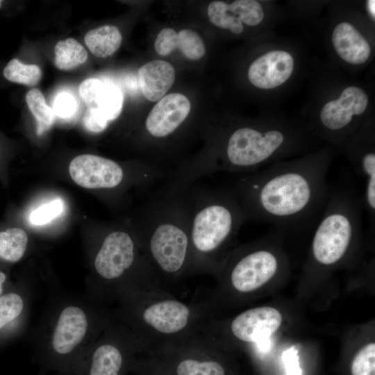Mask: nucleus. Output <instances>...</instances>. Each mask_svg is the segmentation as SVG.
I'll use <instances>...</instances> for the list:
<instances>
[{
    "label": "nucleus",
    "instance_id": "f3484780",
    "mask_svg": "<svg viewBox=\"0 0 375 375\" xmlns=\"http://www.w3.org/2000/svg\"><path fill=\"white\" fill-rule=\"evenodd\" d=\"M294 69L292 56L283 51L268 52L250 66L248 77L250 82L261 89H271L285 83Z\"/></svg>",
    "mask_w": 375,
    "mask_h": 375
},
{
    "label": "nucleus",
    "instance_id": "6e6552de",
    "mask_svg": "<svg viewBox=\"0 0 375 375\" xmlns=\"http://www.w3.org/2000/svg\"><path fill=\"white\" fill-rule=\"evenodd\" d=\"M145 352L140 340L115 315L72 369L78 375H126Z\"/></svg>",
    "mask_w": 375,
    "mask_h": 375
},
{
    "label": "nucleus",
    "instance_id": "473e14b6",
    "mask_svg": "<svg viewBox=\"0 0 375 375\" xmlns=\"http://www.w3.org/2000/svg\"><path fill=\"white\" fill-rule=\"evenodd\" d=\"M284 359L288 375H301L297 354L293 349L284 353Z\"/></svg>",
    "mask_w": 375,
    "mask_h": 375
},
{
    "label": "nucleus",
    "instance_id": "a211bd4d",
    "mask_svg": "<svg viewBox=\"0 0 375 375\" xmlns=\"http://www.w3.org/2000/svg\"><path fill=\"white\" fill-rule=\"evenodd\" d=\"M154 47L162 56H167L178 49L186 58L191 60H199L206 53L201 38L196 31L188 28L182 29L178 33L171 28L162 29L156 38Z\"/></svg>",
    "mask_w": 375,
    "mask_h": 375
},
{
    "label": "nucleus",
    "instance_id": "39448f33",
    "mask_svg": "<svg viewBox=\"0 0 375 375\" xmlns=\"http://www.w3.org/2000/svg\"><path fill=\"white\" fill-rule=\"evenodd\" d=\"M191 203L190 276L213 274L230 254L228 249L247 221L231 188L188 186Z\"/></svg>",
    "mask_w": 375,
    "mask_h": 375
},
{
    "label": "nucleus",
    "instance_id": "b1692460",
    "mask_svg": "<svg viewBox=\"0 0 375 375\" xmlns=\"http://www.w3.org/2000/svg\"><path fill=\"white\" fill-rule=\"evenodd\" d=\"M26 101L35 119L36 133L38 135H42L52 126L55 121L54 112L47 104L42 92L37 88H33L26 93Z\"/></svg>",
    "mask_w": 375,
    "mask_h": 375
},
{
    "label": "nucleus",
    "instance_id": "f8f14e48",
    "mask_svg": "<svg viewBox=\"0 0 375 375\" xmlns=\"http://www.w3.org/2000/svg\"><path fill=\"white\" fill-rule=\"evenodd\" d=\"M190 108V101L184 94L164 96L147 117L144 126L148 136L159 140L172 136L185 121Z\"/></svg>",
    "mask_w": 375,
    "mask_h": 375
},
{
    "label": "nucleus",
    "instance_id": "4468645a",
    "mask_svg": "<svg viewBox=\"0 0 375 375\" xmlns=\"http://www.w3.org/2000/svg\"><path fill=\"white\" fill-rule=\"evenodd\" d=\"M34 294L31 283H22L0 296V340L25 328Z\"/></svg>",
    "mask_w": 375,
    "mask_h": 375
},
{
    "label": "nucleus",
    "instance_id": "f704fd0d",
    "mask_svg": "<svg viewBox=\"0 0 375 375\" xmlns=\"http://www.w3.org/2000/svg\"><path fill=\"white\" fill-rule=\"evenodd\" d=\"M375 1L374 0H369L367 1V10L371 15V16L374 19L375 17V9H374Z\"/></svg>",
    "mask_w": 375,
    "mask_h": 375
},
{
    "label": "nucleus",
    "instance_id": "412c9836",
    "mask_svg": "<svg viewBox=\"0 0 375 375\" xmlns=\"http://www.w3.org/2000/svg\"><path fill=\"white\" fill-rule=\"evenodd\" d=\"M84 40L92 54L99 58H106L120 47L122 36L117 26L105 25L89 31Z\"/></svg>",
    "mask_w": 375,
    "mask_h": 375
},
{
    "label": "nucleus",
    "instance_id": "ddd939ff",
    "mask_svg": "<svg viewBox=\"0 0 375 375\" xmlns=\"http://www.w3.org/2000/svg\"><path fill=\"white\" fill-rule=\"evenodd\" d=\"M283 317L277 309L261 306L243 311L230 323L231 335L246 343H256L269 338L280 327Z\"/></svg>",
    "mask_w": 375,
    "mask_h": 375
},
{
    "label": "nucleus",
    "instance_id": "4be33fe9",
    "mask_svg": "<svg viewBox=\"0 0 375 375\" xmlns=\"http://www.w3.org/2000/svg\"><path fill=\"white\" fill-rule=\"evenodd\" d=\"M28 247V236L19 227H11L0 231V260L7 263L21 260Z\"/></svg>",
    "mask_w": 375,
    "mask_h": 375
},
{
    "label": "nucleus",
    "instance_id": "c756f323",
    "mask_svg": "<svg viewBox=\"0 0 375 375\" xmlns=\"http://www.w3.org/2000/svg\"><path fill=\"white\" fill-rule=\"evenodd\" d=\"M77 101L69 92L61 91L54 98L53 110L55 115L63 119H69L77 110Z\"/></svg>",
    "mask_w": 375,
    "mask_h": 375
},
{
    "label": "nucleus",
    "instance_id": "1a4fd4ad",
    "mask_svg": "<svg viewBox=\"0 0 375 375\" xmlns=\"http://www.w3.org/2000/svg\"><path fill=\"white\" fill-rule=\"evenodd\" d=\"M217 346L200 333L185 341L162 345L143 356L167 375H228Z\"/></svg>",
    "mask_w": 375,
    "mask_h": 375
},
{
    "label": "nucleus",
    "instance_id": "2f4dec72",
    "mask_svg": "<svg viewBox=\"0 0 375 375\" xmlns=\"http://www.w3.org/2000/svg\"><path fill=\"white\" fill-rule=\"evenodd\" d=\"M131 372L136 375H167L151 364L143 355L135 361Z\"/></svg>",
    "mask_w": 375,
    "mask_h": 375
},
{
    "label": "nucleus",
    "instance_id": "c9c22d12",
    "mask_svg": "<svg viewBox=\"0 0 375 375\" xmlns=\"http://www.w3.org/2000/svg\"><path fill=\"white\" fill-rule=\"evenodd\" d=\"M2 6V1H0V8Z\"/></svg>",
    "mask_w": 375,
    "mask_h": 375
},
{
    "label": "nucleus",
    "instance_id": "7ed1b4c3",
    "mask_svg": "<svg viewBox=\"0 0 375 375\" xmlns=\"http://www.w3.org/2000/svg\"><path fill=\"white\" fill-rule=\"evenodd\" d=\"M114 318L110 303L85 293L58 294L31 332V344L46 367L69 371Z\"/></svg>",
    "mask_w": 375,
    "mask_h": 375
},
{
    "label": "nucleus",
    "instance_id": "7c9ffc66",
    "mask_svg": "<svg viewBox=\"0 0 375 375\" xmlns=\"http://www.w3.org/2000/svg\"><path fill=\"white\" fill-rule=\"evenodd\" d=\"M83 123L85 129L92 133H100L104 131L109 124L92 108H88L83 117Z\"/></svg>",
    "mask_w": 375,
    "mask_h": 375
},
{
    "label": "nucleus",
    "instance_id": "6ab92c4d",
    "mask_svg": "<svg viewBox=\"0 0 375 375\" xmlns=\"http://www.w3.org/2000/svg\"><path fill=\"white\" fill-rule=\"evenodd\" d=\"M138 83L145 98L151 101L162 99L175 81L173 65L165 60H155L138 69Z\"/></svg>",
    "mask_w": 375,
    "mask_h": 375
},
{
    "label": "nucleus",
    "instance_id": "5701e85b",
    "mask_svg": "<svg viewBox=\"0 0 375 375\" xmlns=\"http://www.w3.org/2000/svg\"><path fill=\"white\" fill-rule=\"evenodd\" d=\"M56 67L64 71L75 69L88 59L85 48L72 38L58 41L54 48Z\"/></svg>",
    "mask_w": 375,
    "mask_h": 375
},
{
    "label": "nucleus",
    "instance_id": "cd10ccee",
    "mask_svg": "<svg viewBox=\"0 0 375 375\" xmlns=\"http://www.w3.org/2000/svg\"><path fill=\"white\" fill-rule=\"evenodd\" d=\"M64 210L65 203L62 199H52L33 210L29 215V222L34 226L45 225L60 217Z\"/></svg>",
    "mask_w": 375,
    "mask_h": 375
},
{
    "label": "nucleus",
    "instance_id": "9b49d317",
    "mask_svg": "<svg viewBox=\"0 0 375 375\" xmlns=\"http://www.w3.org/2000/svg\"><path fill=\"white\" fill-rule=\"evenodd\" d=\"M69 172L77 185L92 190H115L127 178L126 170L119 163L93 154L75 157L69 164Z\"/></svg>",
    "mask_w": 375,
    "mask_h": 375
},
{
    "label": "nucleus",
    "instance_id": "bb28decb",
    "mask_svg": "<svg viewBox=\"0 0 375 375\" xmlns=\"http://www.w3.org/2000/svg\"><path fill=\"white\" fill-rule=\"evenodd\" d=\"M227 9L242 23L249 26L260 24L264 17L261 5L254 0H237L230 4Z\"/></svg>",
    "mask_w": 375,
    "mask_h": 375
},
{
    "label": "nucleus",
    "instance_id": "aec40b11",
    "mask_svg": "<svg viewBox=\"0 0 375 375\" xmlns=\"http://www.w3.org/2000/svg\"><path fill=\"white\" fill-rule=\"evenodd\" d=\"M333 44L342 59L351 64H362L370 56L368 42L351 24L342 22L336 26L332 35Z\"/></svg>",
    "mask_w": 375,
    "mask_h": 375
},
{
    "label": "nucleus",
    "instance_id": "2eb2a0df",
    "mask_svg": "<svg viewBox=\"0 0 375 375\" xmlns=\"http://www.w3.org/2000/svg\"><path fill=\"white\" fill-rule=\"evenodd\" d=\"M79 94L88 108L95 110L108 123L116 119L122 112V92L110 81L97 78L85 79L79 86Z\"/></svg>",
    "mask_w": 375,
    "mask_h": 375
},
{
    "label": "nucleus",
    "instance_id": "f257e3e1",
    "mask_svg": "<svg viewBox=\"0 0 375 375\" xmlns=\"http://www.w3.org/2000/svg\"><path fill=\"white\" fill-rule=\"evenodd\" d=\"M329 158L324 154L278 162L241 174L231 188L247 220L279 231L315 227L331 195Z\"/></svg>",
    "mask_w": 375,
    "mask_h": 375
},
{
    "label": "nucleus",
    "instance_id": "a878e982",
    "mask_svg": "<svg viewBox=\"0 0 375 375\" xmlns=\"http://www.w3.org/2000/svg\"><path fill=\"white\" fill-rule=\"evenodd\" d=\"M208 16L215 26L229 29L235 34L241 33L244 29L242 23L227 9V3L224 1H212L208 7Z\"/></svg>",
    "mask_w": 375,
    "mask_h": 375
},
{
    "label": "nucleus",
    "instance_id": "393cba45",
    "mask_svg": "<svg viewBox=\"0 0 375 375\" xmlns=\"http://www.w3.org/2000/svg\"><path fill=\"white\" fill-rule=\"evenodd\" d=\"M9 81L28 86L36 85L42 78V70L36 65H27L17 58L12 59L3 71Z\"/></svg>",
    "mask_w": 375,
    "mask_h": 375
},
{
    "label": "nucleus",
    "instance_id": "dca6fc26",
    "mask_svg": "<svg viewBox=\"0 0 375 375\" xmlns=\"http://www.w3.org/2000/svg\"><path fill=\"white\" fill-rule=\"evenodd\" d=\"M368 97L365 91L356 86L344 89L337 100L326 103L320 113V120L328 131H339L352 122L353 115L365 112Z\"/></svg>",
    "mask_w": 375,
    "mask_h": 375
},
{
    "label": "nucleus",
    "instance_id": "9d476101",
    "mask_svg": "<svg viewBox=\"0 0 375 375\" xmlns=\"http://www.w3.org/2000/svg\"><path fill=\"white\" fill-rule=\"evenodd\" d=\"M256 243L230 253L219 274L238 294H249L273 278L280 268L278 255L272 249Z\"/></svg>",
    "mask_w": 375,
    "mask_h": 375
},
{
    "label": "nucleus",
    "instance_id": "0eeeda50",
    "mask_svg": "<svg viewBox=\"0 0 375 375\" xmlns=\"http://www.w3.org/2000/svg\"><path fill=\"white\" fill-rule=\"evenodd\" d=\"M362 211L361 199L354 189L332 188L311 243V256L317 264L331 267L344 260L360 238Z\"/></svg>",
    "mask_w": 375,
    "mask_h": 375
},
{
    "label": "nucleus",
    "instance_id": "20e7f679",
    "mask_svg": "<svg viewBox=\"0 0 375 375\" xmlns=\"http://www.w3.org/2000/svg\"><path fill=\"white\" fill-rule=\"evenodd\" d=\"M115 302L116 318L140 340L146 352L197 335L212 317V310L205 299L187 303L163 292L124 294Z\"/></svg>",
    "mask_w": 375,
    "mask_h": 375
},
{
    "label": "nucleus",
    "instance_id": "f03ea898",
    "mask_svg": "<svg viewBox=\"0 0 375 375\" xmlns=\"http://www.w3.org/2000/svg\"><path fill=\"white\" fill-rule=\"evenodd\" d=\"M191 203L188 186L165 183L147 195L135 231L158 286L169 288L190 276Z\"/></svg>",
    "mask_w": 375,
    "mask_h": 375
},
{
    "label": "nucleus",
    "instance_id": "423d86ee",
    "mask_svg": "<svg viewBox=\"0 0 375 375\" xmlns=\"http://www.w3.org/2000/svg\"><path fill=\"white\" fill-rule=\"evenodd\" d=\"M92 268L85 294L97 300L110 304L124 294L163 292L153 277L135 230L112 229L102 236Z\"/></svg>",
    "mask_w": 375,
    "mask_h": 375
},
{
    "label": "nucleus",
    "instance_id": "c85d7f7f",
    "mask_svg": "<svg viewBox=\"0 0 375 375\" xmlns=\"http://www.w3.org/2000/svg\"><path fill=\"white\" fill-rule=\"evenodd\" d=\"M352 375H375V344L365 345L355 356L351 366Z\"/></svg>",
    "mask_w": 375,
    "mask_h": 375
},
{
    "label": "nucleus",
    "instance_id": "72a5a7b5",
    "mask_svg": "<svg viewBox=\"0 0 375 375\" xmlns=\"http://www.w3.org/2000/svg\"><path fill=\"white\" fill-rule=\"evenodd\" d=\"M10 288L7 273L0 269V296L10 290Z\"/></svg>",
    "mask_w": 375,
    "mask_h": 375
}]
</instances>
